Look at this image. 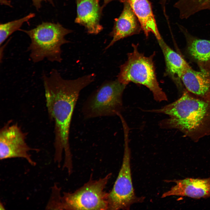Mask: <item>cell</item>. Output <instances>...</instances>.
Instances as JSON below:
<instances>
[{"label": "cell", "mask_w": 210, "mask_h": 210, "mask_svg": "<svg viewBox=\"0 0 210 210\" xmlns=\"http://www.w3.org/2000/svg\"><path fill=\"white\" fill-rule=\"evenodd\" d=\"M129 134L127 132L124 133L122 163L113 187L108 192V210H129L132 204L142 203L145 199L144 197L137 196L134 191L131 172Z\"/></svg>", "instance_id": "7"}, {"label": "cell", "mask_w": 210, "mask_h": 210, "mask_svg": "<svg viewBox=\"0 0 210 210\" xmlns=\"http://www.w3.org/2000/svg\"><path fill=\"white\" fill-rule=\"evenodd\" d=\"M112 176L109 173L98 179H90L73 192H64L62 210H108V192L105 190Z\"/></svg>", "instance_id": "6"}, {"label": "cell", "mask_w": 210, "mask_h": 210, "mask_svg": "<svg viewBox=\"0 0 210 210\" xmlns=\"http://www.w3.org/2000/svg\"><path fill=\"white\" fill-rule=\"evenodd\" d=\"M167 0H160V3H161V4L162 6V7L163 8V9L164 12H165V3H166V2L167 1Z\"/></svg>", "instance_id": "20"}, {"label": "cell", "mask_w": 210, "mask_h": 210, "mask_svg": "<svg viewBox=\"0 0 210 210\" xmlns=\"http://www.w3.org/2000/svg\"><path fill=\"white\" fill-rule=\"evenodd\" d=\"M34 13H30L27 15L21 18L9 22L5 23H1L0 25V47L7 39L13 33L19 30L24 22L28 21L35 16Z\"/></svg>", "instance_id": "16"}, {"label": "cell", "mask_w": 210, "mask_h": 210, "mask_svg": "<svg viewBox=\"0 0 210 210\" xmlns=\"http://www.w3.org/2000/svg\"><path fill=\"white\" fill-rule=\"evenodd\" d=\"M146 111L169 116L159 122V126L177 129L195 142L210 135V97H198L184 89L175 101Z\"/></svg>", "instance_id": "2"}, {"label": "cell", "mask_w": 210, "mask_h": 210, "mask_svg": "<svg viewBox=\"0 0 210 210\" xmlns=\"http://www.w3.org/2000/svg\"><path fill=\"white\" fill-rule=\"evenodd\" d=\"M128 1L146 37L148 36L150 33H152L158 41L162 39L150 1L148 0H128Z\"/></svg>", "instance_id": "13"}, {"label": "cell", "mask_w": 210, "mask_h": 210, "mask_svg": "<svg viewBox=\"0 0 210 210\" xmlns=\"http://www.w3.org/2000/svg\"><path fill=\"white\" fill-rule=\"evenodd\" d=\"M132 46L133 51L128 54L127 61L120 66L117 80L126 85L130 82L143 85L152 92L156 101H167L156 78L153 61L154 54L146 57L139 52L137 45L133 44Z\"/></svg>", "instance_id": "4"}, {"label": "cell", "mask_w": 210, "mask_h": 210, "mask_svg": "<svg viewBox=\"0 0 210 210\" xmlns=\"http://www.w3.org/2000/svg\"><path fill=\"white\" fill-rule=\"evenodd\" d=\"M123 3V10L119 17L115 19L113 27L109 34L112 38V40L105 48V50L121 39L139 34L142 29L140 23L128 0Z\"/></svg>", "instance_id": "12"}, {"label": "cell", "mask_w": 210, "mask_h": 210, "mask_svg": "<svg viewBox=\"0 0 210 210\" xmlns=\"http://www.w3.org/2000/svg\"><path fill=\"white\" fill-rule=\"evenodd\" d=\"M77 16L75 22L84 26L89 34H97L103 29L100 20L103 8L99 0H76Z\"/></svg>", "instance_id": "11"}, {"label": "cell", "mask_w": 210, "mask_h": 210, "mask_svg": "<svg viewBox=\"0 0 210 210\" xmlns=\"http://www.w3.org/2000/svg\"><path fill=\"white\" fill-rule=\"evenodd\" d=\"M61 189L55 185L52 189L50 198L46 206L47 209L62 210Z\"/></svg>", "instance_id": "17"}, {"label": "cell", "mask_w": 210, "mask_h": 210, "mask_svg": "<svg viewBox=\"0 0 210 210\" xmlns=\"http://www.w3.org/2000/svg\"><path fill=\"white\" fill-rule=\"evenodd\" d=\"M171 181L176 184L164 193L161 198L171 196L187 197L194 199L210 197V177L186 178Z\"/></svg>", "instance_id": "10"}, {"label": "cell", "mask_w": 210, "mask_h": 210, "mask_svg": "<svg viewBox=\"0 0 210 210\" xmlns=\"http://www.w3.org/2000/svg\"><path fill=\"white\" fill-rule=\"evenodd\" d=\"M0 210H3L5 209L4 206L3 204L1 202L0 203Z\"/></svg>", "instance_id": "21"}, {"label": "cell", "mask_w": 210, "mask_h": 210, "mask_svg": "<svg viewBox=\"0 0 210 210\" xmlns=\"http://www.w3.org/2000/svg\"><path fill=\"white\" fill-rule=\"evenodd\" d=\"M26 136L18 124L9 121L5 124L0 130V160L21 158L32 166H35L36 163L32 158L30 152L36 149L27 144Z\"/></svg>", "instance_id": "8"}, {"label": "cell", "mask_w": 210, "mask_h": 210, "mask_svg": "<svg viewBox=\"0 0 210 210\" xmlns=\"http://www.w3.org/2000/svg\"><path fill=\"white\" fill-rule=\"evenodd\" d=\"M199 69L190 66L183 72L181 78L186 89L197 96L210 97V60L197 63Z\"/></svg>", "instance_id": "9"}, {"label": "cell", "mask_w": 210, "mask_h": 210, "mask_svg": "<svg viewBox=\"0 0 210 210\" xmlns=\"http://www.w3.org/2000/svg\"><path fill=\"white\" fill-rule=\"evenodd\" d=\"M30 40L27 50L31 60L34 63L46 59L51 62L62 61L61 47L70 42L65 36L72 32L59 23L43 22L30 30L20 29Z\"/></svg>", "instance_id": "3"}, {"label": "cell", "mask_w": 210, "mask_h": 210, "mask_svg": "<svg viewBox=\"0 0 210 210\" xmlns=\"http://www.w3.org/2000/svg\"><path fill=\"white\" fill-rule=\"evenodd\" d=\"M158 41L164 57L166 73L178 85H180L183 74L190 66L181 55L168 46L162 38Z\"/></svg>", "instance_id": "14"}, {"label": "cell", "mask_w": 210, "mask_h": 210, "mask_svg": "<svg viewBox=\"0 0 210 210\" xmlns=\"http://www.w3.org/2000/svg\"><path fill=\"white\" fill-rule=\"evenodd\" d=\"M33 5L37 10H38L41 7V3L42 1L48 2L52 5H54L53 0H32Z\"/></svg>", "instance_id": "18"}, {"label": "cell", "mask_w": 210, "mask_h": 210, "mask_svg": "<svg viewBox=\"0 0 210 210\" xmlns=\"http://www.w3.org/2000/svg\"><path fill=\"white\" fill-rule=\"evenodd\" d=\"M126 86L117 80L104 82L83 103L81 110L84 118L112 116L121 113Z\"/></svg>", "instance_id": "5"}, {"label": "cell", "mask_w": 210, "mask_h": 210, "mask_svg": "<svg viewBox=\"0 0 210 210\" xmlns=\"http://www.w3.org/2000/svg\"><path fill=\"white\" fill-rule=\"evenodd\" d=\"M104 1V4L103 6L102 7L103 8L105 6L107 5L108 3L110 2L111 1L113 0H103ZM121 2L123 3L125 1L127 0H118Z\"/></svg>", "instance_id": "19"}, {"label": "cell", "mask_w": 210, "mask_h": 210, "mask_svg": "<svg viewBox=\"0 0 210 210\" xmlns=\"http://www.w3.org/2000/svg\"><path fill=\"white\" fill-rule=\"evenodd\" d=\"M96 75L92 73L77 78H64L56 69L43 74L42 79L46 104L50 119L54 123L55 155L66 158L72 154L69 141L71 120L80 92L93 82Z\"/></svg>", "instance_id": "1"}, {"label": "cell", "mask_w": 210, "mask_h": 210, "mask_svg": "<svg viewBox=\"0 0 210 210\" xmlns=\"http://www.w3.org/2000/svg\"><path fill=\"white\" fill-rule=\"evenodd\" d=\"M178 26L186 38L188 55L197 63L210 60V40L200 38L192 35L183 26Z\"/></svg>", "instance_id": "15"}]
</instances>
